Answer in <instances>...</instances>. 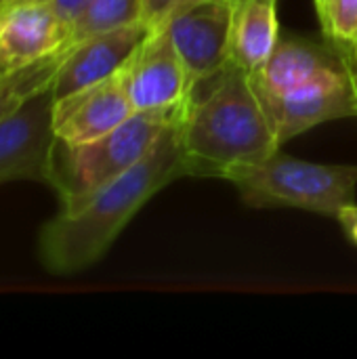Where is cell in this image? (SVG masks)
<instances>
[{
  "label": "cell",
  "instance_id": "obj_21",
  "mask_svg": "<svg viewBox=\"0 0 357 359\" xmlns=\"http://www.w3.org/2000/svg\"><path fill=\"white\" fill-rule=\"evenodd\" d=\"M6 74H8V69L0 63V78H2V76H6Z\"/></svg>",
  "mask_w": 357,
  "mask_h": 359
},
{
  "label": "cell",
  "instance_id": "obj_4",
  "mask_svg": "<svg viewBox=\"0 0 357 359\" xmlns=\"http://www.w3.org/2000/svg\"><path fill=\"white\" fill-rule=\"evenodd\" d=\"M225 181L252 208H299L337 219L356 202L357 164H318L278 149L263 162L231 170Z\"/></svg>",
  "mask_w": 357,
  "mask_h": 359
},
{
  "label": "cell",
  "instance_id": "obj_24",
  "mask_svg": "<svg viewBox=\"0 0 357 359\" xmlns=\"http://www.w3.org/2000/svg\"><path fill=\"white\" fill-rule=\"evenodd\" d=\"M6 2H15V0H6ZM6 2H4V4H6Z\"/></svg>",
  "mask_w": 357,
  "mask_h": 359
},
{
  "label": "cell",
  "instance_id": "obj_20",
  "mask_svg": "<svg viewBox=\"0 0 357 359\" xmlns=\"http://www.w3.org/2000/svg\"><path fill=\"white\" fill-rule=\"evenodd\" d=\"M330 42H332V40H330ZM335 46L339 48V53H341V57H343V61H345V65H347V74H349V78H351V84H353L357 95V46H351V44H339V42H335Z\"/></svg>",
  "mask_w": 357,
  "mask_h": 359
},
{
  "label": "cell",
  "instance_id": "obj_8",
  "mask_svg": "<svg viewBox=\"0 0 357 359\" xmlns=\"http://www.w3.org/2000/svg\"><path fill=\"white\" fill-rule=\"evenodd\" d=\"M151 29L154 25L141 19L72 42L50 84L53 97L61 99L69 93L116 76L128 63V59L135 55V50L141 46V42L149 36Z\"/></svg>",
  "mask_w": 357,
  "mask_h": 359
},
{
  "label": "cell",
  "instance_id": "obj_6",
  "mask_svg": "<svg viewBox=\"0 0 357 359\" xmlns=\"http://www.w3.org/2000/svg\"><path fill=\"white\" fill-rule=\"evenodd\" d=\"M135 111L183 107L196 84L164 25H156L120 69Z\"/></svg>",
  "mask_w": 357,
  "mask_h": 359
},
{
  "label": "cell",
  "instance_id": "obj_14",
  "mask_svg": "<svg viewBox=\"0 0 357 359\" xmlns=\"http://www.w3.org/2000/svg\"><path fill=\"white\" fill-rule=\"evenodd\" d=\"M67 48H63L50 57H44L32 65L13 69L0 78V120L11 116L13 111H17L34 95L50 88L55 74H57Z\"/></svg>",
  "mask_w": 357,
  "mask_h": 359
},
{
  "label": "cell",
  "instance_id": "obj_5",
  "mask_svg": "<svg viewBox=\"0 0 357 359\" xmlns=\"http://www.w3.org/2000/svg\"><path fill=\"white\" fill-rule=\"evenodd\" d=\"M236 2L181 0L162 23L196 86L231 61Z\"/></svg>",
  "mask_w": 357,
  "mask_h": 359
},
{
  "label": "cell",
  "instance_id": "obj_10",
  "mask_svg": "<svg viewBox=\"0 0 357 359\" xmlns=\"http://www.w3.org/2000/svg\"><path fill=\"white\" fill-rule=\"evenodd\" d=\"M133 114L135 107L118 72L107 80L55 99L53 133L65 145H82L107 135Z\"/></svg>",
  "mask_w": 357,
  "mask_h": 359
},
{
  "label": "cell",
  "instance_id": "obj_11",
  "mask_svg": "<svg viewBox=\"0 0 357 359\" xmlns=\"http://www.w3.org/2000/svg\"><path fill=\"white\" fill-rule=\"evenodd\" d=\"M72 44V25L40 0L0 6V63L13 72Z\"/></svg>",
  "mask_w": 357,
  "mask_h": 359
},
{
  "label": "cell",
  "instance_id": "obj_17",
  "mask_svg": "<svg viewBox=\"0 0 357 359\" xmlns=\"http://www.w3.org/2000/svg\"><path fill=\"white\" fill-rule=\"evenodd\" d=\"M141 2H143V19L156 27L168 19V15L175 11V6L181 0H141Z\"/></svg>",
  "mask_w": 357,
  "mask_h": 359
},
{
  "label": "cell",
  "instance_id": "obj_7",
  "mask_svg": "<svg viewBox=\"0 0 357 359\" xmlns=\"http://www.w3.org/2000/svg\"><path fill=\"white\" fill-rule=\"evenodd\" d=\"M53 103V90L46 88L0 120V185L11 181L46 183L55 145Z\"/></svg>",
  "mask_w": 357,
  "mask_h": 359
},
{
  "label": "cell",
  "instance_id": "obj_13",
  "mask_svg": "<svg viewBox=\"0 0 357 359\" xmlns=\"http://www.w3.org/2000/svg\"><path fill=\"white\" fill-rule=\"evenodd\" d=\"M280 40L278 0H238L231 34V61L257 72Z\"/></svg>",
  "mask_w": 357,
  "mask_h": 359
},
{
  "label": "cell",
  "instance_id": "obj_3",
  "mask_svg": "<svg viewBox=\"0 0 357 359\" xmlns=\"http://www.w3.org/2000/svg\"><path fill=\"white\" fill-rule=\"evenodd\" d=\"M183 107L135 111L107 135L82 145H65L55 139L46 183L57 191L61 208L76 206L143 160Z\"/></svg>",
  "mask_w": 357,
  "mask_h": 359
},
{
  "label": "cell",
  "instance_id": "obj_12",
  "mask_svg": "<svg viewBox=\"0 0 357 359\" xmlns=\"http://www.w3.org/2000/svg\"><path fill=\"white\" fill-rule=\"evenodd\" d=\"M250 78L257 88L288 93L303 86L345 80L349 74L339 48L328 38L326 42H318L299 36H280L269 59L252 72Z\"/></svg>",
  "mask_w": 357,
  "mask_h": 359
},
{
  "label": "cell",
  "instance_id": "obj_16",
  "mask_svg": "<svg viewBox=\"0 0 357 359\" xmlns=\"http://www.w3.org/2000/svg\"><path fill=\"white\" fill-rule=\"evenodd\" d=\"M316 8L328 40L357 46V0H324Z\"/></svg>",
  "mask_w": 357,
  "mask_h": 359
},
{
  "label": "cell",
  "instance_id": "obj_2",
  "mask_svg": "<svg viewBox=\"0 0 357 359\" xmlns=\"http://www.w3.org/2000/svg\"><path fill=\"white\" fill-rule=\"evenodd\" d=\"M204 95H194L179 120L187 177H221L274 156L282 145L252 86L250 72L229 61Z\"/></svg>",
  "mask_w": 357,
  "mask_h": 359
},
{
  "label": "cell",
  "instance_id": "obj_23",
  "mask_svg": "<svg viewBox=\"0 0 357 359\" xmlns=\"http://www.w3.org/2000/svg\"><path fill=\"white\" fill-rule=\"evenodd\" d=\"M4 2H6V0H0V6H2V4H4Z\"/></svg>",
  "mask_w": 357,
  "mask_h": 359
},
{
  "label": "cell",
  "instance_id": "obj_15",
  "mask_svg": "<svg viewBox=\"0 0 357 359\" xmlns=\"http://www.w3.org/2000/svg\"><path fill=\"white\" fill-rule=\"evenodd\" d=\"M143 19L141 0H90L72 25V42Z\"/></svg>",
  "mask_w": 357,
  "mask_h": 359
},
{
  "label": "cell",
  "instance_id": "obj_1",
  "mask_svg": "<svg viewBox=\"0 0 357 359\" xmlns=\"http://www.w3.org/2000/svg\"><path fill=\"white\" fill-rule=\"evenodd\" d=\"M183 114V111H181ZM181 116L133 168L72 208H59L38 233L40 265L55 276L93 267L112 248L130 219L168 183L187 177L179 137Z\"/></svg>",
  "mask_w": 357,
  "mask_h": 359
},
{
  "label": "cell",
  "instance_id": "obj_19",
  "mask_svg": "<svg viewBox=\"0 0 357 359\" xmlns=\"http://www.w3.org/2000/svg\"><path fill=\"white\" fill-rule=\"evenodd\" d=\"M337 221L341 223V227H343L345 236H347V238H349V240H351V242L357 246V202L347 204V206L339 212Z\"/></svg>",
  "mask_w": 357,
  "mask_h": 359
},
{
  "label": "cell",
  "instance_id": "obj_9",
  "mask_svg": "<svg viewBox=\"0 0 357 359\" xmlns=\"http://www.w3.org/2000/svg\"><path fill=\"white\" fill-rule=\"evenodd\" d=\"M255 90L269 116L280 145L318 124L357 116V95L351 78L303 86L288 93H269L257 86Z\"/></svg>",
  "mask_w": 357,
  "mask_h": 359
},
{
  "label": "cell",
  "instance_id": "obj_18",
  "mask_svg": "<svg viewBox=\"0 0 357 359\" xmlns=\"http://www.w3.org/2000/svg\"><path fill=\"white\" fill-rule=\"evenodd\" d=\"M46 6H50L65 23L74 25V21L82 15V11L88 6L90 0H40Z\"/></svg>",
  "mask_w": 357,
  "mask_h": 359
},
{
  "label": "cell",
  "instance_id": "obj_22",
  "mask_svg": "<svg viewBox=\"0 0 357 359\" xmlns=\"http://www.w3.org/2000/svg\"><path fill=\"white\" fill-rule=\"evenodd\" d=\"M322 2H324V0H316V6H320Z\"/></svg>",
  "mask_w": 357,
  "mask_h": 359
}]
</instances>
